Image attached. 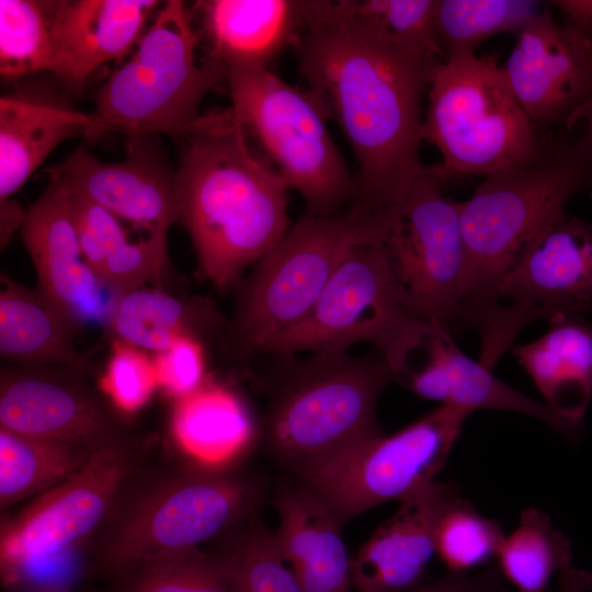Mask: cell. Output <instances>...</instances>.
<instances>
[{
	"mask_svg": "<svg viewBox=\"0 0 592 592\" xmlns=\"http://www.w3.org/2000/svg\"><path fill=\"white\" fill-rule=\"evenodd\" d=\"M294 47L307 89L355 156L348 208L385 231L428 170L420 160L422 104L444 60L353 14L346 0H314Z\"/></svg>",
	"mask_w": 592,
	"mask_h": 592,
	"instance_id": "6da1fadb",
	"label": "cell"
},
{
	"mask_svg": "<svg viewBox=\"0 0 592 592\" xmlns=\"http://www.w3.org/2000/svg\"><path fill=\"white\" fill-rule=\"evenodd\" d=\"M184 136L175 169L179 219L190 232L202 275L224 289L289 229L288 186L251 149L229 112L200 118Z\"/></svg>",
	"mask_w": 592,
	"mask_h": 592,
	"instance_id": "7a4b0ae2",
	"label": "cell"
},
{
	"mask_svg": "<svg viewBox=\"0 0 592 592\" xmlns=\"http://www.w3.org/2000/svg\"><path fill=\"white\" fill-rule=\"evenodd\" d=\"M592 186V114L560 129L536 158L498 170L458 203L465 244L459 321L475 328L499 300L523 248Z\"/></svg>",
	"mask_w": 592,
	"mask_h": 592,
	"instance_id": "3957f363",
	"label": "cell"
},
{
	"mask_svg": "<svg viewBox=\"0 0 592 592\" xmlns=\"http://www.w3.org/2000/svg\"><path fill=\"white\" fill-rule=\"evenodd\" d=\"M263 383L267 400L260 439L294 471L357 440L383 431L379 399L396 379L376 351L266 353Z\"/></svg>",
	"mask_w": 592,
	"mask_h": 592,
	"instance_id": "277c9868",
	"label": "cell"
},
{
	"mask_svg": "<svg viewBox=\"0 0 592 592\" xmlns=\"http://www.w3.org/2000/svg\"><path fill=\"white\" fill-rule=\"evenodd\" d=\"M138 481L93 544L92 568L109 578L198 548L258 514L263 500L259 481L230 469L192 466Z\"/></svg>",
	"mask_w": 592,
	"mask_h": 592,
	"instance_id": "5b68a950",
	"label": "cell"
},
{
	"mask_svg": "<svg viewBox=\"0 0 592 592\" xmlns=\"http://www.w3.org/2000/svg\"><path fill=\"white\" fill-rule=\"evenodd\" d=\"M428 100L421 137L442 155V162L430 166L442 184L532 160L554 135L532 122L493 55L442 61Z\"/></svg>",
	"mask_w": 592,
	"mask_h": 592,
	"instance_id": "8992f818",
	"label": "cell"
},
{
	"mask_svg": "<svg viewBox=\"0 0 592 592\" xmlns=\"http://www.w3.org/2000/svg\"><path fill=\"white\" fill-rule=\"evenodd\" d=\"M437 328L410 307L383 240L371 239L352 247L308 316L272 341L263 354L346 352L354 344L368 343L400 382L412 356L424 350Z\"/></svg>",
	"mask_w": 592,
	"mask_h": 592,
	"instance_id": "52a82bcc",
	"label": "cell"
},
{
	"mask_svg": "<svg viewBox=\"0 0 592 592\" xmlns=\"http://www.w3.org/2000/svg\"><path fill=\"white\" fill-rule=\"evenodd\" d=\"M371 239L380 240L352 208L334 216L305 214L240 286L226 350L239 360L262 355L308 316L352 247Z\"/></svg>",
	"mask_w": 592,
	"mask_h": 592,
	"instance_id": "ba28073f",
	"label": "cell"
},
{
	"mask_svg": "<svg viewBox=\"0 0 592 592\" xmlns=\"http://www.w3.org/2000/svg\"><path fill=\"white\" fill-rule=\"evenodd\" d=\"M197 44L184 2L166 1L129 58L99 89L94 113L128 136L186 135L201 118L206 93L227 75L210 57L198 60Z\"/></svg>",
	"mask_w": 592,
	"mask_h": 592,
	"instance_id": "9c48e42d",
	"label": "cell"
},
{
	"mask_svg": "<svg viewBox=\"0 0 592 592\" xmlns=\"http://www.w3.org/2000/svg\"><path fill=\"white\" fill-rule=\"evenodd\" d=\"M229 113L260 145L269 163L303 197L306 214L334 216L355 193L328 128L327 114L308 89L294 87L269 68L231 69Z\"/></svg>",
	"mask_w": 592,
	"mask_h": 592,
	"instance_id": "30bf717a",
	"label": "cell"
},
{
	"mask_svg": "<svg viewBox=\"0 0 592 592\" xmlns=\"http://www.w3.org/2000/svg\"><path fill=\"white\" fill-rule=\"evenodd\" d=\"M146 445L122 436L98 448L65 481L38 494L1 523L2 578L14 582L29 568L94 543L138 481Z\"/></svg>",
	"mask_w": 592,
	"mask_h": 592,
	"instance_id": "8fae6325",
	"label": "cell"
},
{
	"mask_svg": "<svg viewBox=\"0 0 592 592\" xmlns=\"http://www.w3.org/2000/svg\"><path fill=\"white\" fill-rule=\"evenodd\" d=\"M470 414L439 405L392 433L357 440L297 470L344 525L379 504L401 502L435 481Z\"/></svg>",
	"mask_w": 592,
	"mask_h": 592,
	"instance_id": "7c38bea8",
	"label": "cell"
},
{
	"mask_svg": "<svg viewBox=\"0 0 592 592\" xmlns=\"http://www.w3.org/2000/svg\"><path fill=\"white\" fill-rule=\"evenodd\" d=\"M479 330L480 353L498 362L528 323L592 311V224L563 215L520 252Z\"/></svg>",
	"mask_w": 592,
	"mask_h": 592,
	"instance_id": "4fadbf2b",
	"label": "cell"
},
{
	"mask_svg": "<svg viewBox=\"0 0 592 592\" xmlns=\"http://www.w3.org/2000/svg\"><path fill=\"white\" fill-rule=\"evenodd\" d=\"M430 166L383 238L394 277L410 307L448 332L459 321L465 244L458 203L443 196Z\"/></svg>",
	"mask_w": 592,
	"mask_h": 592,
	"instance_id": "5bb4252c",
	"label": "cell"
},
{
	"mask_svg": "<svg viewBox=\"0 0 592 592\" xmlns=\"http://www.w3.org/2000/svg\"><path fill=\"white\" fill-rule=\"evenodd\" d=\"M502 67L542 132L554 134L592 114V37L559 24L549 10L517 33Z\"/></svg>",
	"mask_w": 592,
	"mask_h": 592,
	"instance_id": "9a60e30c",
	"label": "cell"
},
{
	"mask_svg": "<svg viewBox=\"0 0 592 592\" xmlns=\"http://www.w3.org/2000/svg\"><path fill=\"white\" fill-rule=\"evenodd\" d=\"M150 136H132L126 157L115 162L80 148L50 171V180L149 235L168 234L179 219L175 170Z\"/></svg>",
	"mask_w": 592,
	"mask_h": 592,
	"instance_id": "2e32d148",
	"label": "cell"
},
{
	"mask_svg": "<svg viewBox=\"0 0 592 592\" xmlns=\"http://www.w3.org/2000/svg\"><path fill=\"white\" fill-rule=\"evenodd\" d=\"M21 237L36 269L39 292L73 328L110 322L122 294L88 263L65 195L55 182L25 210Z\"/></svg>",
	"mask_w": 592,
	"mask_h": 592,
	"instance_id": "e0dca14e",
	"label": "cell"
},
{
	"mask_svg": "<svg viewBox=\"0 0 592 592\" xmlns=\"http://www.w3.org/2000/svg\"><path fill=\"white\" fill-rule=\"evenodd\" d=\"M0 428L94 449L123 436L110 412L89 391L35 372L2 373Z\"/></svg>",
	"mask_w": 592,
	"mask_h": 592,
	"instance_id": "ac0fdd59",
	"label": "cell"
},
{
	"mask_svg": "<svg viewBox=\"0 0 592 592\" xmlns=\"http://www.w3.org/2000/svg\"><path fill=\"white\" fill-rule=\"evenodd\" d=\"M459 494L454 485L435 480L399 502L396 513L352 559V584L357 592H402L422 585L436 555L439 522Z\"/></svg>",
	"mask_w": 592,
	"mask_h": 592,
	"instance_id": "d6986e66",
	"label": "cell"
},
{
	"mask_svg": "<svg viewBox=\"0 0 592 592\" xmlns=\"http://www.w3.org/2000/svg\"><path fill=\"white\" fill-rule=\"evenodd\" d=\"M157 0L56 1L50 72L68 89L84 84L100 67L117 61L138 43Z\"/></svg>",
	"mask_w": 592,
	"mask_h": 592,
	"instance_id": "ffe728a7",
	"label": "cell"
},
{
	"mask_svg": "<svg viewBox=\"0 0 592 592\" xmlns=\"http://www.w3.org/2000/svg\"><path fill=\"white\" fill-rule=\"evenodd\" d=\"M423 353V364L409 371L400 380L419 397L469 414L477 410L515 412L540 420L566 436H578L579 432L544 401L517 391L479 360L462 352L451 332L437 328L429 338Z\"/></svg>",
	"mask_w": 592,
	"mask_h": 592,
	"instance_id": "44dd1931",
	"label": "cell"
},
{
	"mask_svg": "<svg viewBox=\"0 0 592 592\" xmlns=\"http://www.w3.org/2000/svg\"><path fill=\"white\" fill-rule=\"evenodd\" d=\"M278 525L275 546L305 592H351L352 574L343 524L314 491L280 485L273 497Z\"/></svg>",
	"mask_w": 592,
	"mask_h": 592,
	"instance_id": "7402d4cb",
	"label": "cell"
},
{
	"mask_svg": "<svg viewBox=\"0 0 592 592\" xmlns=\"http://www.w3.org/2000/svg\"><path fill=\"white\" fill-rule=\"evenodd\" d=\"M112 132L94 112L46 95L15 92L0 98V201H9L65 140Z\"/></svg>",
	"mask_w": 592,
	"mask_h": 592,
	"instance_id": "603a6c76",
	"label": "cell"
},
{
	"mask_svg": "<svg viewBox=\"0 0 592 592\" xmlns=\"http://www.w3.org/2000/svg\"><path fill=\"white\" fill-rule=\"evenodd\" d=\"M314 1H198L210 58L226 71L269 68L288 45L295 46L312 14Z\"/></svg>",
	"mask_w": 592,
	"mask_h": 592,
	"instance_id": "cb8c5ba5",
	"label": "cell"
},
{
	"mask_svg": "<svg viewBox=\"0 0 592 592\" xmlns=\"http://www.w3.org/2000/svg\"><path fill=\"white\" fill-rule=\"evenodd\" d=\"M539 338L513 353L550 407L580 432L592 395V322L557 315Z\"/></svg>",
	"mask_w": 592,
	"mask_h": 592,
	"instance_id": "d4e9b609",
	"label": "cell"
},
{
	"mask_svg": "<svg viewBox=\"0 0 592 592\" xmlns=\"http://www.w3.org/2000/svg\"><path fill=\"white\" fill-rule=\"evenodd\" d=\"M171 433L194 466L229 469L260 439V422L238 394L207 379L178 400Z\"/></svg>",
	"mask_w": 592,
	"mask_h": 592,
	"instance_id": "484cf974",
	"label": "cell"
},
{
	"mask_svg": "<svg viewBox=\"0 0 592 592\" xmlns=\"http://www.w3.org/2000/svg\"><path fill=\"white\" fill-rule=\"evenodd\" d=\"M59 187L68 204L83 254L107 285L123 294L160 281L168 264V234L132 240L116 216L61 185Z\"/></svg>",
	"mask_w": 592,
	"mask_h": 592,
	"instance_id": "4316f807",
	"label": "cell"
},
{
	"mask_svg": "<svg viewBox=\"0 0 592 592\" xmlns=\"http://www.w3.org/2000/svg\"><path fill=\"white\" fill-rule=\"evenodd\" d=\"M72 325L39 292L9 283L0 293V352L12 362L86 369Z\"/></svg>",
	"mask_w": 592,
	"mask_h": 592,
	"instance_id": "83f0119b",
	"label": "cell"
},
{
	"mask_svg": "<svg viewBox=\"0 0 592 592\" xmlns=\"http://www.w3.org/2000/svg\"><path fill=\"white\" fill-rule=\"evenodd\" d=\"M218 323L206 304H187L144 286L119 296L109 322L117 340L156 353L169 348L182 334L200 338L203 331Z\"/></svg>",
	"mask_w": 592,
	"mask_h": 592,
	"instance_id": "f1b7e54d",
	"label": "cell"
},
{
	"mask_svg": "<svg viewBox=\"0 0 592 592\" xmlns=\"http://www.w3.org/2000/svg\"><path fill=\"white\" fill-rule=\"evenodd\" d=\"M96 449L30 437L0 428V510L3 512L65 481Z\"/></svg>",
	"mask_w": 592,
	"mask_h": 592,
	"instance_id": "f546056e",
	"label": "cell"
},
{
	"mask_svg": "<svg viewBox=\"0 0 592 592\" xmlns=\"http://www.w3.org/2000/svg\"><path fill=\"white\" fill-rule=\"evenodd\" d=\"M571 559L570 539L543 510L527 508L494 562L514 592H546L553 574L570 568Z\"/></svg>",
	"mask_w": 592,
	"mask_h": 592,
	"instance_id": "4dcf8cb0",
	"label": "cell"
},
{
	"mask_svg": "<svg viewBox=\"0 0 592 592\" xmlns=\"http://www.w3.org/2000/svg\"><path fill=\"white\" fill-rule=\"evenodd\" d=\"M531 0H435L433 38L444 61L475 55L489 37L520 32L537 13Z\"/></svg>",
	"mask_w": 592,
	"mask_h": 592,
	"instance_id": "1f68e13d",
	"label": "cell"
},
{
	"mask_svg": "<svg viewBox=\"0 0 592 592\" xmlns=\"http://www.w3.org/2000/svg\"><path fill=\"white\" fill-rule=\"evenodd\" d=\"M112 579V592H243L229 557L193 548Z\"/></svg>",
	"mask_w": 592,
	"mask_h": 592,
	"instance_id": "d6a6232c",
	"label": "cell"
},
{
	"mask_svg": "<svg viewBox=\"0 0 592 592\" xmlns=\"http://www.w3.org/2000/svg\"><path fill=\"white\" fill-rule=\"evenodd\" d=\"M56 1L0 0V73L18 79L52 70Z\"/></svg>",
	"mask_w": 592,
	"mask_h": 592,
	"instance_id": "836d02e7",
	"label": "cell"
},
{
	"mask_svg": "<svg viewBox=\"0 0 592 592\" xmlns=\"http://www.w3.org/2000/svg\"><path fill=\"white\" fill-rule=\"evenodd\" d=\"M504 537L500 523L479 513L459 494L439 522L436 555L447 573H468L493 562Z\"/></svg>",
	"mask_w": 592,
	"mask_h": 592,
	"instance_id": "e575fe53",
	"label": "cell"
},
{
	"mask_svg": "<svg viewBox=\"0 0 592 592\" xmlns=\"http://www.w3.org/2000/svg\"><path fill=\"white\" fill-rule=\"evenodd\" d=\"M232 562L243 592H305L280 555L273 532L255 514L225 553Z\"/></svg>",
	"mask_w": 592,
	"mask_h": 592,
	"instance_id": "d590c367",
	"label": "cell"
},
{
	"mask_svg": "<svg viewBox=\"0 0 592 592\" xmlns=\"http://www.w3.org/2000/svg\"><path fill=\"white\" fill-rule=\"evenodd\" d=\"M346 5L392 38L441 56L433 38L435 0H346Z\"/></svg>",
	"mask_w": 592,
	"mask_h": 592,
	"instance_id": "8d00e7d4",
	"label": "cell"
},
{
	"mask_svg": "<svg viewBox=\"0 0 592 592\" xmlns=\"http://www.w3.org/2000/svg\"><path fill=\"white\" fill-rule=\"evenodd\" d=\"M157 387L152 360L140 349L115 340L101 378V388L113 405L124 412H135L150 400Z\"/></svg>",
	"mask_w": 592,
	"mask_h": 592,
	"instance_id": "74e56055",
	"label": "cell"
},
{
	"mask_svg": "<svg viewBox=\"0 0 592 592\" xmlns=\"http://www.w3.org/2000/svg\"><path fill=\"white\" fill-rule=\"evenodd\" d=\"M152 362L158 386L177 400L191 395L207 380L204 346L194 334L180 335L169 348L157 352Z\"/></svg>",
	"mask_w": 592,
	"mask_h": 592,
	"instance_id": "f35d334b",
	"label": "cell"
},
{
	"mask_svg": "<svg viewBox=\"0 0 592 592\" xmlns=\"http://www.w3.org/2000/svg\"><path fill=\"white\" fill-rule=\"evenodd\" d=\"M402 592H514L493 561L476 573H447L434 582Z\"/></svg>",
	"mask_w": 592,
	"mask_h": 592,
	"instance_id": "ab89813d",
	"label": "cell"
},
{
	"mask_svg": "<svg viewBox=\"0 0 592 592\" xmlns=\"http://www.w3.org/2000/svg\"><path fill=\"white\" fill-rule=\"evenodd\" d=\"M550 4L562 14L565 25L592 37V0H557Z\"/></svg>",
	"mask_w": 592,
	"mask_h": 592,
	"instance_id": "60d3db41",
	"label": "cell"
},
{
	"mask_svg": "<svg viewBox=\"0 0 592 592\" xmlns=\"http://www.w3.org/2000/svg\"><path fill=\"white\" fill-rule=\"evenodd\" d=\"M1 246H5L12 234L16 229H21L25 210L21 208L14 201L1 202Z\"/></svg>",
	"mask_w": 592,
	"mask_h": 592,
	"instance_id": "b9f144b4",
	"label": "cell"
},
{
	"mask_svg": "<svg viewBox=\"0 0 592 592\" xmlns=\"http://www.w3.org/2000/svg\"><path fill=\"white\" fill-rule=\"evenodd\" d=\"M592 589V574L583 569L568 568L559 574L556 592H588Z\"/></svg>",
	"mask_w": 592,
	"mask_h": 592,
	"instance_id": "7bdbcfd3",
	"label": "cell"
},
{
	"mask_svg": "<svg viewBox=\"0 0 592 592\" xmlns=\"http://www.w3.org/2000/svg\"><path fill=\"white\" fill-rule=\"evenodd\" d=\"M26 592H68V590L57 583H39L31 587Z\"/></svg>",
	"mask_w": 592,
	"mask_h": 592,
	"instance_id": "ee69618b",
	"label": "cell"
},
{
	"mask_svg": "<svg viewBox=\"0 0 592 592\" xmlns=\"http://www.w3.org/2000/svg\"><path fill=\"white\" fill-rule=\"evenodd\" d=\"M591 189H592V186H591ZM591 196H592V190H591Z\"/></svg>",
	"mask_w": 592,
	"mask_h": 592,
	"instance_id": "f6af8a7d",
	"label": "cell"
}]
</instances>
